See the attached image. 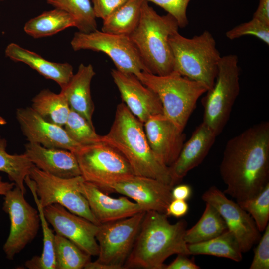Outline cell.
<instances>
[{
  "mask_svg": "<svg viewBox=\"0 0 269 269\" xmlns=\"http://www.w3.org/2000/svg\"><path fill=\"white\" fill-rule=\"evenodd\" d=\"M143 124L152 151L162 163L169 167L177 158L185 142L183 131L163 114L150 117Z\"/></svg>",
  "mask_w": 269,
  "mask_h": 269,
  "instance_id": "18",
  "label": "cell"
},
{
  "mask_svg": "<svg viewBox=\"0 0 269 269\" xmlns=\"http://www.w3.org/2000/svg\"><path fill=\"white\" fill-rule=\"evenodd\" d=\"M24 154L38 169L53 176L69 178L81 175L76 157L63 149L48 148L40 144L28 142Z\"/></svg>",
  "mask_w": 269,
  "mask_h": 269,
  "instance_id": "21",
  "label": "cell"
},
{
  "mask_svg": "<svg viewBox=\"0 0 269 269\" xmlns=\"http://www.w3.org/2000/svg\"><path fill=\"white\" fill-rule=\"evenodd\" d=\"M255 249L250 269H269V224L264 230Z\"/></svg>",
  "mask_w": 269,
  "mask_h": 269,
  "instance_id": "37",
  "label": "cell"
},
{
  "mask_svg": "<svg viewBox=\"0 0 269 269\" xmlns=\"http://www.w3.org/2000/svg\"><path fill=\"white\" fill-rule=\"evenodd\" d=\"M212 205L224 220L228 230L236 238L242 253L248 252L261 237L260 232L249 213L238 204L228 199L216 186H211L202 196Z\"/></svg>",
  "mask_w": 269,
  "mask_h": 269,
  "instance_id": "13",
  "label": "cell"
},
{
  "mask_svg": "<svg viewBox=\"0 0 269 269\" xmlns=\"http://www.w3.org/2000/svg\"><path fill=\"white\" fill-rule=\"evenodd\" d=\"M34 182L39 202L42 207L59 204L69 211L100 225L88 202L79 190L81 175L63 178L45 172L34 166L29 175Z\"/></svg>",
  "mask_w": 269,
  "mask_h": 269,
  "instance_id": "9",
  "label": "cell"
},
{
  "mask_svg": "<svg viewBox=\"0 0 269 269\" xmlns=\"http://www.w3.org/2000/svg\"><path fill=\"white\" fill-rule=\"evenodd\" d=\"M165 213L146 211L124 269H164L174 254L190 255L184 239L187 222L171 224Z\"/></svg>",
  "mask_w": 269,
  "mask_h": 269,
  "instance_id": "2",
  "label": "cell"
},
{
  "mask_svg": "<svg viewBox=\"0 0 269 269\" xmlns=\"http://www.w3.org/2000/svg\"><path fill=\"white\" fill-rule=\"evenodd\" d=\"M225 35L230 40H234L244 36H253L268 46L269 45V24L254 17L250 21L241 23L230 29Z\"/></svg>",
  "mask_w": 269,
  "mask_h": 269,
  "instance_id": "35",
  "label": "cell"
},
{
  "mask_svg": "<svg viewBox=\"0 0 269 269\" xmlns=\"http://www.w3.org/2000/svg\"><path fill=\"white\" fill-rule=\"evenodd\" d=\"M190 255H208L230 259L236 262L242 260V252L233 234L227 230L210 240L187 244Z\"/></svg>",
  "mask_w": 269,
  "mask_h": 269,
  "instance_id": "28",
  "label": "cell"
},
{
  "mask_svg": "<svg viewBox=\"0 0 269 269\" xmlns=\"http://www.w3.org/2000/svg\"><path fill=\"white\" fill-rule=\"evenodd\" d=\"M151 2L161 7L177 21L179 28H184L189 23L187 9L191 0H143Z\"/></svg>",
  "mask_w": 269,
  "mask_h": 269,
  "instance_id": "36",
  "label": "cell"
},
{
  "mask_svg": "<svg viewBox=\"0 0 269 269\" xmlns=\"http://www.w3.org/2000/svg\"><path fill=\"white\" fill-rule=\"evenodd\" d=\"M254 220L260 232H263L269 219V183L255 196L237 202Z\"/></svg>",
  "mask_w": 269,
  "mask_h": 269,
  "instance_id": "34",
  "label": "cell"
},
{
  "mask_svg": "<svg viewBox=\"0 0 269 269\" xmlns=\"http://www.w3.org/2000/svg\"><path fill=\"white\" fill-rule=\"evenodd\" d=\"M24 194L15 186L3 198L2 210L8 215L10 226L3 250L9 260H14L35 239L40 225L38 210L26 201Z\"/></svg>",
  "mask_w": 269,
  "mask_h": 269,
  "instance_id": "12",
  "label": "cell"
},
{
  "mask_svg": "<svg viewBox=\"0 0 269 269\" xmlns=\"http://www.w3.org/2000/svg\"><path fill=\"white\" fill-rule=\"evenodd\" d=\"M7 141L0 135V172L6 173L9 180L25 194V179L34 165L24 154H10L6 151Z\"/></svg>",
  "mask_w": 269,
  "mask_h": 269,
  "instance_id": "30",
  "label": "cell"
},
{
  "mask_svg": "<svg viewBox=\"0 0 269 269\" xmlns=\"http://www.w3.org/2000/svg\"><path fill=\"white\" fill-rule=\"evenodd\" d=\"M25 183L30 190L39 212L40 224L43 233V250L40 256H34L26 261L25 266L29 269H55L56 262L54 252L55 235L49 226L41 206L35 189L34 182L27 176Z\"/></svg>",
  "mask_w": 269,
  "mask_h": 269,
  "instance_id": "27",
  "label": "cell"
},
{
  "mask_svg": "<svg viewBox=\"0 0 269 269\" xmlns=\"http://www.w3.org/2000/svg\"><path fill=\"white\" fill-rule=\"evenodd\" d=\"M136 76L157 94L163 114L183 131L198 100L208 90L202 83L174 71L165 75L143 71Z\"/></svg>",
  "mask_w": 269,
  "mask_h": 269,
  "instance_id": "6",
  "label": "cell"
},
{
  "mask_svg": "<svg viewBox=\"0 0 269 269\" xmlns=\"http://www.w3.org/2000/svg\"><path fill=\"white\" fill-rule=\"evenodd\" d=\"M44 214L56 234L75 243L91 256H97L99 246L96 235L99 225L68 210L59 204L44 208Z\"/></svg>",
  "mask_w": 269,
  "mask_h": 269,
  "instance_id": "14",
  "label": "cell"
},
{
  "mask_svg": "<svg viewBox=\"0 0 269 269\" xmlns=\"http://www.w3.org/2000/svg\"><path fill=\"white\" fill-rule=\"evenodd\" d=\"M189 206L185 200L172 199L169 204L165 214L168 216L181 218L188 212Z\"/></svg>",
  "mask_w": 269,
  "mask_h": 269,
  "instance_id": "39",
  "label": "cell"
},
{
  "mask_svg": "<svg viewBox=\"0 0 269 269\" xmlns=\"http://www.w3.org/2000/svg\"><path fill=\"white\" fill-rule=\"evenodd\" d=\"M79 190L100 224L124 219L143 211L138 204L126 197L112 198L84 180L80 182Z\"/></svg>",
  "mask_w": 269,
  "mask_h": 269,
  "instance_id": "19",
  "label": "cell"
},
{
  "mask_svg": "<svg viewBox=\"0 0 269 269\" xmlns=\"http://www.w3.org/2000/svg\"><path fill=\"white\" fill-rule=\"evenodd\" d=\"M5 53L12 60L24 63L45 78L55 81L61 88L68 83L74 75L73 67L69 63L48 61L16 43L9 44Z\"/></svg>",
  "mask_w": 269,
  "mask_h": 269,
  "instance_id": "23",
  "label": "cell"
},
{
  "mask_svg": "<svg viewBox=\"0 0 269 269\" xmlns=\"http://www.w3.org/2000/svg\"><path fill=\"white\" fill-rule=\"evenodd\" d=\"M223 192L237 202L252 198L269 183V122L258 123L226 143L219 166Z\"/></svg>",
  "mask_w": 269,
  "mask_h": 269,
  "instance_id": "1",
  "label": "cell"
},
{
  "mask_svg": "<svg viewBox=\"0 0 269 269\" xmlns=\"http://www.w3.org/2000/svg\"><path fill=\"white\" fill-rule=\"evenodd\" d=\"M55 8L71 15L79 32L88 33L97 30L96 17L90 0H46Z\"/></svg>",
  "mask_w": 269,
  "mask_h": 269,
  "instance_id": "31",
  "label": "cell"
},
{
  "mask_svg": "<svg viewBox=\"0 0 269 269\" xmlns=\"http://www.w3.org/2000/svg\"><path fill=\"white\" fill-rule=\"evenodd\" d=\"M146 211L101 224L96 235L99 246L97 262L107 269H124Z\"/></svg>",
  "mask_w": 269,
  "mask_h": 269,
  "instance_id": "10",
  "label": "cell"
},
{
  "mask_svg": "<svg viewBox=\"0 0 269 269\" xmlns=\"http://www.w3.org/2000/svg\"><path fill=\"white\" fill-rule=\"evenodd\" d=\"M173 186L150 177L133 175L109 184L102 190L113 191L135 201L144 211L165 213L172 200Z\"/></svg>",
  "mask_w": 269,
  "mask_h": 269,
  "instance_id": "15",
  "label": "cell"
},
{
  "mask_svg": "<svg viewBox=\"0 0 269 269\" xmlns=\"http://www.w3.org/2000/svg\"><path fill=\"white\" fill-rule=\"evenodd\" d=\"M111 75L123 103L130 112L144 124L151 116L163 114L157 94L133 74L112 69Z\"/></svg>",
  "mask_w": 269,
  "mask_h": 269,
  "instance_id": "17",
  "label": "cell"
},
{
  "mask_svg": "<svg viewBox=\"0 0 269 269\" xmlns=\"http://www.w3.org/2000/svg\"><path fill=\"white\" fill-rule=\"evenodd\" d=\"M6 124V120L1 116H0V125H3Z\"/></svg>",
  "mask_w": 269,
  "mask_h": 269,
  "instance_id": "44",
  "label": "cell"
},
{
  "mask_svg": "<svg viewBox=\"0 0 269 269\" xmlns=\"http://www.w3.org/2000/svg\"><path fill=\"white\" fill-rule=\"evenodd\" d=\"M194 260L189 259L187 255L178 254L176 258L169 265L165 266L164 269H199Z\"/></svg>",
  "mask_w": 269,
  "mask_h": 269,
  "instance_id": "40",
  "label": "cell"
},
{
  "mask_svg": "<svg viewBox=\"0 0 269 269\" xmlns=\"http://www.w3.org/2000/svg\"><path fill=\"white\" fill-rule=\"evenodd\" d=\"M179 25L170 14L159 15L143 1L139 23L129 37L136 48L148 72L165 75L173 71L170 36L178 32Z\"/></svg>",
  "mask_w": 269,
  "mask_h": 269,
  "instance_id": "4",
  "label": "cell"
},
{
  "mask_svg": "<svg viewBox=\"0 0 269 269\" xmlns=\"http://www.w3.org/2000/svg\"><path fill=\"white\" fill-rule=\"evenodd\" d=\"M74 154L84 180L101 190L109 184L134 175L127 159L103 142L83 146Z\"/></svg>",
  "mask_w": 269,
  "mask_h": 269,
  "instance_id": "8",
  "label": "cell"
},
{
  "mask_svg": "<svg viewBox=\"0 0 269 269\" xmlns=\"http://www.w3.org/2000/svg\"><path fill=\"white\" fill-rule=\"evenodd\" d=\"M63 127L71 139L82 146L102 142V136L96 133L94 126L71 109Z\"/></svg>",
  "mask_w": 269,
  "mask_h": 269,
  "instance_id": "33",
  "label": "cell"
},
{
  "mask_svg": "<svg viewBox=\"0 0 269 269\" xmlns=\"http://www.w3.org/2000/svg\"><path fill=\"white\" fill-rule=\"evenodd\" d=\"M192 188L188 184H182L173 186L171 191L172 199L188 200L192 195Z\"/></svg>",
  "mask_w": 269,
  "mask_h": 269,
  "instance_id": "41",
  "label": "cell"
},
{
  "mask_svg": "<svg viewBox=\"0 0 269 269\" xmlns=\"http://www.w3.org/2000/svg\"><path fill=\"white\" fill-rule=\"evenodd\" d=\"M31 107L46 121L64 127L70 108L64 95L48 89L41 90L31 100Z\"/></svg>",
  "mask_w": 269,
  "mask_h": 269,
  "instance_id": "25",
  "label": "cell"
},
{
  "mask_svg": "<svg viewBox=\"0 0 269 269\" xmlns=\"http://www.w3.org/2000/svg\"><path fill=\"white\" fill-rule=\"evenodd\" d=\"M3 0H0V1H3Z\"/></svg>",
  "mask_w": 269,
  "mask_h": 269,
  "instance_id": "45",
  "label": "cell"
},
{
  "mask_svg": "<svg viewBox=\"0 0 269 269\" xmlns=\"http://www.w3.org/2000/svg\"><path fill=\"white\" fill-rule=\"evenodd\" d=\"M71 27H75L73 17L63 10L55 8L28 20L24 25V31L34 38H40L53 35Z\"/></svg>",
  "mask_w": 269,
  "mask_h": 269,
  "instance_id": "26",
  "label": "cell"
},
{
  "mask_svg": "<svg viewBox=\"0 0 269 269\" xmlns=\"http://www.w3.org/2000/svg\"><path fill=\"white\" fill-rule=\"evenodd\" d=\"M16 116L21 132L29 142L74 153L83 146L71 139L63 127L46 121L31 107L17 109Z\"/></svg>",
  "mask_w": 269,
  "mask_h": 269,
  "instance_id": "16",
  "label": "cell"
},
{
  "mask_svg": "<svg viewBox=\"0 0 269 269\" xmlns=\"http://www.w3.org/2000/svg\"><path fill=\"white\" fill-rule=\"evenodd\" d=\"M217 136L203 122L196 128L189 139L184 143L176 160L169 167L174 186L203 161Z\"/></svg>",
  "mask_w": 269,
  "mask_h": 269,
  "instance_id": "20",
  "label": "cell"
},
{
  "mask_svg": "<svg viewBox=\"0 0 269 269\" xmlns=\"http://www.w3.org/2000/svg\"><path fill=\"white\" fill-rule=\"evenodd\" d=\"M228 230L226 223L217 211L206 203L205 210L198 221L186 230L184 239L187 244L205 241L220 235Z\"/></svg>",
  "mask_w": 269,
  "mask_h": 269,
  "instance_id": "29",
  "label": "cell"
},
{
  "mask_svg": "<svg viewBox=\"0 0 269 269\" xmlns=\"http://www.w3.org/2000/svg\"><path fill=\"white\" fill-rule=\"evenodd\" d=\"M238 57L230 54L221 56L213 86L202 99L203 122L217 136L229 119L233 105L240 92Z\"/></svg>",
  "mask_w": 269,
  "mask_h": 269,
  "instance_id": "7",
  "label": "cell"
},
{
  "mask_svg": "<svg viewBox=\"0 0 269 269\" xmlns=\"http://www.w3.org/2000/svg\"><path fill=\"white\" fill-rule=\"evenodd\" d=\"M76 51L89 50L101 52L112 61L116 69L137 76L147 69L129 36L109 34L99 31L85 33L75 32L70 42Z\"/></svg>",
  "mask_w": 269,
  "mask_h": 269,
  "instance_id": "11",
  "label": "cell"
},
{
  "mask_svg": "<svg viewBox=\"0 0 269 269\" xmlns=\"http://www.w3.org/2000/svg\"><path fill=\"white\" fill-rule=\"evenodd\" d=\"M102 141L119 151L128 161L135 175L158 180L174 186L169 167L152 151L143 123L122 102L116 108L114 121Z\"/></svg>",
  "mask_w": 269,
  "mask_h": 269,
  "instance_id": "3",
  "label": "cell"
},
{
  "mask_svg": "<svg viewBox=\"0 0 269 269\" xmlns=\"http://www.w3.org/2000/svg\"><path fill=\"white\" fill-rule=\"evenodd\" d=\"M169 42L173 57V71L210 89L221 57L212 33L206 30L200 35L187 38L178 31L170 36Z\"/></svg>",
  "mask_w": 269,
  "mask_h": 269,
  "instance_id": "5",
  "label": "cell"
},
{
  "mask_svg": "<svg viewBox=\"0 0 269 269\" xmlns=\"http://www.w3.org/2000/svg\"><path fill=\"white\" fill-rule=\"evenodd\" d=\"M143 1L128 0L103 20L101 31L129 36L139 23Z\"/></svg>",
  "mask_w": 269,
  "mask_h": 269,
  "instance_id": "24",
  "label": "cell"
},
{
  "mask_svg": "<svg viewBox=\"0 0 269 269\" xmlns=\"http://www.w3.org/2000/svg\"><path fill=\"white\" fill-rule=\"evenodd\" d=\"M15 186L13 182L5 181L0 176V195L4 196L8 191L12 189Z\"/></svg>",
  "mask_w": 269,
  "mask_h": 269,
  "instance_id": "43",
  "label": "cell"
},
{
  "mask_svg": "<svg viewBox=\"0 0 269 269\" xmlns=\"http://www.w3.org/2000/svg\"><path fill=\"white\" fill-rule=\"evenodd\" d=\"M55 269H81L91 261V256L68 239L55 234Z\"/></svg>",
  "mask_w": 269,
  "mask_h": 269,
  "instance_id": "32",
  "label": "cell"
},
{
  "mask_svg": "<svg viewBox=\"0 0 269 269\" xmlns=\"http://www.w3.org/2000/svg\"><path fill=\"white\" fill-rule=\"evenodd\" d=\"M253 17L269 24V0H259L258 7Z\"/></svg>",
  "mask_w": 269,
  "mask_h": 269,
  "instance_id": "42",
  "label": "cell"
},
{
  "mask_svg": "<svg viewBox=\"0 0 269 269\" xmlns=\"http://www.w3.org/2000/svg\"><path fill=\"white\" fill-rule=\"evenodd\" d=\"M95 16L105 19L128 0H91Z\"/></svg>",
  "mask_w": 269,
  "mask_h": 269,
  "instance_id": "38",
  "label": "cell"
},
{
  "mask_svg": "<svg viewBox=\"0 0 269 269\" xmlns=\"http://www.w3.org/2000/svg\"><path fill=\"white\" fill-rule=\"evenodd\" d=\"M95 74L91 64L81 63L68 83L60 91L70 109L82 116L92 125L94 105L91 94V83Z\"/></svg>",
  "mask_w": 269,
  "mask_h": 269,
  "instance_id": "22",
  "label": "cell"
}]
</instances>
